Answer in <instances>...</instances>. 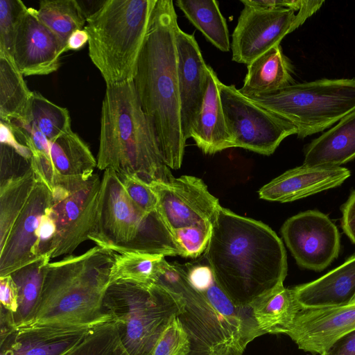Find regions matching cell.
Returning <instances> with one entry per match:
<instances>
[{
    "label": "cell",
    "instance_id": "6da1fadb",
    "mask_svg": "<svg viewBox=\"0 0 355 355\" xmlns=\"http://www.w3.org/2000/svg\"><path fill=\"white\" fill-rule=\"evenodd\" d=\"M205 256L216 282L242 307L283 286L287 275L285 248L277 234L221 206Z\"/></svg>",
    "mask_w": 355,
    "mask_h": 355
},
{
    "label": "cell",
    "instance_id": "7a4b0ae2",
    "mask_svg": "<svg viewBox=\"0 0 355 355\" xmlns=\"http://www.w3.org/2000/svg\"><path fill=\"white\" fill-rule=\"evenodd\" d=\"M174 2L157 0L132 79L141 108L171 169L182 163V130Z\"/></svg>",
    "mask_w": 355,
    "mask_h": 355
},
{
    "label": "cell",
    "instance_id": "3957f363",
    "mask_svg": "<svg viewBox=\"0 0 355 355\" xmlns=\"http://www.w3.org/2000/svg\"><path fill=\"white\" fill-rule=\"evenodd\" d=\"M155 283L184 300V311L178 318L190 340L189 355H241L249 343L263 335L251 308L234 303L214 277L196 286L186 270L163 258Z\"/></svg>",
    "mask_w": 355,
    "mask_h": 355
},
{
    "label": "cell",
    "instance_id": "277c9868",
    "mask_svg": "<svg viewBox=\"0 0 355 355\" xmlns=\"http://www.w3.org/2000/svg\"><path fill=\"white\" fill-rule=\"evenodd\" d=\"M97 168L150 184L174 177L145 115L132 80L106 85L101 112Z\"/></svg>",
    "mask_w": 355,
    "mask_h": 355
},
{
    "label": "cell",
    "instance_id": "5b68a950",
    "mask_svg": "<svg viewBox=\"0 0 355 355\" xmlns=\"http://www.w3.org/2000/svg\"><path fill=\"white\" fill-rule=\"evenodd\" d=\"M116 254L96 245L80 255L69 254L50 262L29 324H92L110 320L103 302Z\"/></svg>",
    "mask_w": 355,
    "mask_h": 355
},
{
    "label": "cell",
    "instance_id": "8992f818",
    "mask_svg": "<svg viewBox=\"0 0 355 355\" xmlns=\"http://www.w3.org/2000/svg\"><path fill=\"white\" fill-rule=\"evenodd\" d=\"M89 240L114 252L184 256L158 209L146 212L129 197L117 173L104 171Z\"/></svg>",
    "mask_w": 355,
    "mask_h": 355
},
{
    "label": "cell",
    "instance_id": "52a82bcc",
    "mask_svg": "<svg viewBox=\"0 0 355 355\" xmlns=\"http://www.w3.org/2000/svg\"><path fill=\"white\" fill-rule=\"evenodd\" d=\"M157 0H105L87 18L89 56L106 85L132 80Z\"/></svg>",
    "mask_w": 355,
    "mask_h": 355
},
{
    "label": "cell",
    "instance_id": "ba28073f",
    "mask_svg": "<svg viewBox=\"0 0 355 355\" xmlns=\"http://www.w3.org/2000/svg\"><path fill=\"white\" fill-rule=\"evenodd\" d=\"M103 306L128 354L153 355L163 331L184 312L185 302L159 284L117 281L107 287Z\"/></svg>",
    "mask_w": 355,
    "mask_h": 355
},
{
    "label": "cell",
    "instance_id": "9c48e42d",
    "mask_svg": "<svg viewBox=\"0 0 355 355\" xmlns=\"http://www.w3.org/2000/svg\"><path fill=\"white\" fill-rule=\"evenodd\" d=\"M248 98L292 123L297 137L303 139L355 111V78L293 83L273 93Z\"/></svg>",
    "mask_w": 355,
    "mask_h": 355
},
{
    "label": "cell",
    "instance_id": "30bf717a",
    "mask_svg": "<svg viewBox=\"0 0 355 355\" xmlns=\"http://www.w3.org/2000/svg\"><path fill=\"white\" fill-rule=\"evenodd\" d=\"M218 86L234 147L270 155L284 139L297 134L292 123L244 96L234 85L220 81Z\"/></svg>",
    "mask_w": 355,
    "mask_h": 355
},
{
    "label": "cell",
    "instance_id": "8fae6325",
    "mask_svg": "<svg viewBox=\"0 0 355 355\" xmlns=\"http://www.w3.org/2000/svg\"><path fill=\"white\" fill-rule=\"evenodd\" d=\"M101 186V179L94 173L78 189L69 191L61 186L53 188L56 232L51 258L72 254L83 242L89 240L95 226Z\"/></svg>",
    "mask_w": 355,
    "mask_h": 355
},
{
    "label": "cell",
    "instance_id": "7c38bea8",
    "mask_svg": "<svg viewBox=\"0 0 355 355\" xmlns=\"http://www.w3.org/2000/svg\"><path fill=\"white\" fill-rule=\"evenodd\" d=\"M150 186L157 196V209L173 235L183 230L213 226L220 205L201 179L182 175Z\"/></svg>",
    "mask_w": 355,
    "mask_h": 355
},
{
    "label": "cell",
    "instance_id": "4fadbf2b",
    "mask_svg": "<svg viewBox=\"0 0 355 355\" xmlns=\"http://www.w3.org/2000/svg\"><path fill=\"white\" fill-rule=\"evenodd\" d=\"M281 232L297 263L303 268L323 270L339 254L338 230L320 211L307 210L289 218Z\"/></svg>",
    "mask_w": 355,
    "mask_h": 355
},
{
    "label": "cell",
    "instance_id": "5bb4252c",
    "mask_svg": "<svg viewBox=\"0 0 355 355\" xmlns=\"http://www.w3.org/2000/svg\"><path fill=\"white\" fill-rule=\"evenodd\" d=\"M243 6L232 35L231 50L233 61L248 65L295 30L296 15L288 8Z\"/></svg>",
    "mask_w": 355,
    "mask_h": 355
},
{
    "label": "cell",
    "instance_id": "9a60e30c",
    "mask_svg": "<svg viewBox=\"0 0 355 355\" xmlns=\"http://www.w3.org/2000/svg\"><path fill=\"white\" fill-rule=\"evenodd\" d=\"M52 202L51 191L38 178L6 242L0 246V277L10 275L40 258L38 231L42 216Z\"/></svg>",
    "mask_w": 355,
    "mask_h": 355
},
{
    "label": "cell",
    "instance_id": "2e32d148",
    "mask_svg": "<svg viewBox=\"0 0 355 355\" xmlns=\"http://www.w3.org/2000/svg\"><path fill=\"white\" fill-rule=\"evenodd\" d=\"M101 324L50 323L12 327L1 323L0 355H64Z\"/></svg>",
    "mask_w": 355,
    "mask_h": 355
},
{
    "label": "cell",
    "instance_id": "e0dca14e",
    "mask_svg": "<svg viewBox=\"0 0 355 355\" xmlns=\"http://www.w3.org/2000/svg\"><path fill=\"white\" fill-rule=\"evenodd\" d=\"M355 330V301L347 304L302 309L286 334L300 349L321 355Z\"/></svg>",
    "mask_w": 355,
    "mask_h": 355
},
{
    "label": "cell",
    "instance_id": "ac0fdd59",
    "mask_svg": "<svg viewBox=\"0 0 355 355\" xmlns=\"http://www.w3.org/2000/svg\"><path fill=\"white\" fill-rule=\"evenodd\" d=\"M58 39L28 8L18 25L13 62L23 76H44L56 71L62 54Z\"/></svg>",
    "mask_w": 355,
    "mask_h": 355
},
{
    "label": "cell",
    "instance_id": "d6986e66",
    "mask_svg": "<svg viewBox=\"0 0 355 355\" xmlns=\"http://www.w3.org/2000/svg\"><path fill=\"white\" fill-rule=\"evenodd\" d=\"M178 72L182 130L185 140L199 112L205 96L208 65L193 34L179 27L176 34Z\"/></svg>",
    "mask_w": 355,
    "mask_h": 355
},
{
    "label": "cell",
    "instance_id": "ffe728a7",
    "mask_svg": "<svg viewBox=\"0 0 355 355\" xmlns=\"http://www.w3.org/2000/svg\"><path fill=\"white\" fill-rule=\"evenodd\" d=\"M350 175L348 168L341 166L310 167L303 164L263 185L259 196L269 201L292 202L340 186Z\"/></svg>",
    "mask_w": 355,
    "mask_h": 355
},
{
    "label": "cell",
    "instance_id": "44dd1931",
    "mask_svg": "<svg viewBox=\"0 0 355 355\" xmlns=\"http://www.w3.org/2000/svg\"><path fill=\"white\" fill-rule=\"evenodd\" d=\"M219 82L215 71L208 65L205 96L190 131V138L205 154L208 155L234 147L225 119Z\"/></svg>",
    "mask_w": 355,
    "mask_h": 355
},
{
    "label": "cell",
    "instance_id": "7402d4cb",
    "mask_svg": "<svg viewBox=\"0 0 355 355\" xmlns=\"http://www.w3.org/2000/svg\"><path fill=\"white\" fill-rule=\"evenodd\" d=\"M302 309L344 305L355 299V254L321 277L291 288Z\"/></svg>",
    "mask_w": 355,
    "mask_h": 355
},
{
    "label": "cell",
    "instance_id": "603a6c76",
    "mask_svg": "<svg viewBox=\"0 0 355 355\" xmlns=\"http://www.w3.org/2000/svg\"><path fill=\"white\" fill-rule=\"evenodd\" d=\"M49 157L57 177L54 187L69 191L85 184L97 167L89 146L72 130L49 141Z\"/></svg>",
    "mask_w": 355,
    "mask_h": 355
},
{
    "label": "cell",
    "instance_id": "cb8c5ba5",
    "mask_svg": "<svg viewBox=\"0 0 355 355\" xmlns=\"http://www.w3.org/2000/svg\"><path fill=\"white\" fill-rule=\"evenodd\" d=\"M355 158V111L313 140L306 148L304 165L334 167Z\"/></svg>",
    "mask_w": 355,
    "mask_h": 355
},
{
    "label": "cell",
    "instance_id": "d4e9b609",
    "mask_svg": "<svg viewBox=\"0 0 355 355\" xmlns=\"http://www.w3.org/2000/svg\"><path fill=\"white\" fill-rule=\"evenodd\" d=\"M248 67L243 85L239 91L247 97L275 92L293 84V66L280 44L256 58Z\"/></svg>",
    "mask_w": 355,
    "mask_h": 355
},
{
    "label": "cell",
    "instance_id": "484cf974",
    "mask_svg": "<svg viewBox=\"0 0 355 355\" xmlns=\"http://www.w3.org/2000/svg\"><path fill=\"white\" fill-rule=\"evenodd\" d=\"M51 256H41L10 274L18 289V309L10 315L1 308V322L12 327L28 325L33 321L42 293L44 276Z\"/></svg>",
    "mask_w": 355,
    "mask_h": 355
},
{
    "label": "cell",
    "instance_id": "4316f807",
    "mask_svg": "<svg viewBox=\"0 0 355 355\" xmlns=\"http://www.w3.org/2000/svg\"><path fill=\"white\" fill-rule=\"evenodd\" d=\"M32 96L14 62L0 55V121L28 124Z\"/></svg>",
    "mask_w": 355,
    "mask_h": 355
},
{
    "label": "cell",
    "instance_id": "83f0119b",
    "mask_svg": "<svg viewBox=\"0 0 355 355\" xmlns=\"http://www.w3.org/2000/svg\"><path fill=\"white\" fill-rule=\"evenodd\" d=\"M250 308L262 334H286L301 309L291 288L284 285L257 299Z\"/></svg>",
    "mask_w": 355,
    "mask_h": 355
},
{
    "label": "cell",
    "instance_id": "f1b7e54d",
    "mask_svg": "<svg viewBox=\"0 0 355 355\" xmlns=\"http://www.w3.org/2000/svg\"><path fill=\"white\" fill-rule=\"evenodd\" d=\"M176 6L205 38L221 51L231 48L226 20L216 0H177Z\"/></svg>",
    "mask_w": 355,
    "mask_h": 355
},
{
    "label": "cell",
    "instance_id": "f546056e",
    "mask_svg": "<svg viewBox=\"0 0 355 355\" xmlns=\"http://www.w3.org/2000/svg\"><path fill=\"white\" fill-rule=\"evenodd\" d=\"M37 178L31 166L22 172L0 179V246L6 242Z\"/></svg>",
    "mask_w": 355,
    "mask_h": 355
},
{
    "label": "cell",
    "instance_id": "4dcf8cb0",
    "mask_svg": "<svg viewBox=\"0 0 355 355\" xmlns=\"http://www.w3.org/2000/svg\"><path fill=\"white\" fill-rule=\"evenodd\" d=\"M35 12L39 20L57 37L62 53L67 51L70 35L83 29L87 22L77 0H42Z\"/></svg>",
    "mask_w": 355,
    "mask_h": 355
},
{
    "label": "cell",
    "instance_id": "1f68e13d",
    "mask_svg": "<svg viewBox=\"0 0 355 355\" xmlns=\"http://www.w3.org/2000/svg\"><path fill=\"white\" fill-rule=\"evenodd\" d=\"M164 256L137 252L116 254L110 272V284L117 281L139 284H154Z\"/></svg>",
    "mask_w": 355,
    "mask_h": 355
},
{
    "label": "cell",
    "instance_id": "d6a6232c",
    "mask_svg": "<svg viewBox=\"0 0 355 355\" xmlns=\"http://www.w3.org/2000/svg\"><path fill=\"white\" fill-rule=\"evenodd\" d=\"M28 123L41 131L49 141L71 130L68 110L55 105L37 92H33Z\"/></svg>",
    "mask_w": 355,
    "mask_h": 355
},
{
    "label": "cell",
    "instance_id": "836d02e7",
    "mask_svg": "<svg viewBox=\"0 0 355 355\" xmlns=\"http://www.w3.org/2000/svg\"><path fill=\"white\" fill-rule=\"evenodd\" d=\"M64 355H128L115 323L112 320L97 326L74 348Z\"/></svg>",
    "mask_w": 355,
    "mask_h": 355
},
{
    "label": "cell",
    "instance_id": "e575fe53",
    "mask_svg": "<svg viewBox=\"0 0 355 355\" xmlns=\"http://www.w3.org/2000/svg\"><path fill=\"white\" fill-rule=\"evenodd\" d=\"M27 10L20 0H0V55L12 62L15 33Z\"/></svg>",
    "mask_w": 355,
    "mask_h": 355
},
{
    "label": "cell",
    "instance_id": "d590c367",
    "mask_svg": "<svg viewBox=\"0 0 355 355\" xmlns=\"http://www.w3.org/2000/svg\"><path fill=\"white\" fill-rule=\"evenodd\" d=\"M190 351L189 336L177 317L162 334L153 355H189Z\"/></svg>",
    "mask_w": 355,
    "mask_h": 355
},
{
    "label": "cell",
    "instance_id": "8d00e7d4",
    "mask_svg": "<svg viewBox=\"0 0 355 355\" xmlns=\"http://www.w3.org/2000/svg\"><path fill=\"white\" fill-rule=\"evenodd\" d=\"M130 199L143 211L157 209L158 199L150 184L132 175L117 174Z\"/></svg>",
    "mask_w": 355,
    "mask_h": 355
},
{
    "label": "cell",
    "instance_id": "74e56055",
    "mask_svg": "<svg viewBox=\"0 0 355 355\" xmlns=\"http://www.w3.org/2000/svg\"><path fill=\"white\" fill-rule=\"evenodd\" d=\"M1 308L10 315L15 314L18 309V289L10 275L0 277Z\"/></svg>",
    "mask_w": 355,
    "mask_h": 355
},
{
    "label": "cell",
    "instance_id": "f35d334b",
    "mask_svg": "<svg viewBox=\"0 0 355 355\" xmlns=\"http://www.w3.org/2000/svg\"><path fill=\"white\" fill-rule=\"evenodd\" d=\"M341 226L351 241L355 243V190L342 209Z\"/></svg>",
    "mask_w": 355,
    "mask_h": 355
},
{
    "label": "cell",
    "instance_id": "ab89813d",
    "mask_svg": "<svg viewBox=\"0 0 355 355\" xmlns=\"http://www.w3.org/2000/svg\"><path fill=\"white\" fill-rule=\"evenodd\" d=\"M0 141L1 144L12 147L26 159H31L33 154L30 148L21 144L10 126L2 121H0Z\"/></svg>",
    "mask_w": 355,
    "mask_h": 355
},
{
    "label": "cell",
    "instance_id": "60d3db41",
    "mask_svg": "<svg viewBox=\"0 0 355 355\" xmlns=\"http://www.w3.org/2000/svg\"><path fill=\"white\" fill-rule=\"evenodd\" d=\"M302 0H241L243 5L262 9L288 8L294 11L301 8Z\"/></svg>",
    "mask_w": 355,
    "mask_h": 355
},
{
    "label": "cell",
    "instance_id": "b9f144b4",
    "mask_svg": "<svg viewBox=\"0 0 355 355\" xmlns=\"http://www.w3.org/2000/svg\"><path fill=\"white\" fill-rule=\"evenodd\" d=\"M321 355H355V330L341 337Z\"/></svg>",
    "mask_w": 355,
    "mask_h": 355
},
{
    "label": "cell",
    "instance_id": "7bdbcfd3",
    "mask_svg": "<svg viewBox=\"0 0 355 355\" xmlns=\"http://www.w3.org/2000/svg\"><path fill=\"white\" fill-rule=\"evenodd\" d=\"M324 3V1L302 0L301 8L296 15L295 21V29L302 24L309 17L315 12Z\"/></svg>",
    "mask_w": 355,
    "mask_h": 355
},
{
    "label": "cell",
    "instance_id": "ee69618b",
    "mask_svg": "<svg viewBox=\"0 0 355 355\" xmlns=\"http://www.w3.org/2000/svg\"><path fill=\"white\" fill-rule=\"evenodd\" d=\"M89 41V35L85 29L74 31L69 37L67 51H78L81 49Z\"/></svg>",
    "mask_w": 355,
    "mask_h": 355
},
{
    "label": "cell",
    "instance_id": "f6af8a7d",
    "mask_svg": "<svg viewBox=\"0 0 355 355\" xmlns=\"http://www.w3.org/2000/svg\"><path fill=\"white\" fill-rule=\"evenodd\" d=\"M86 18L89 17L96 11H98L104 4L105 0L103 1H78Z\"/></svg>",
    "mask_w": 355,
    "mask_h": 355
},
{
    "label": "cell",
    "instance_id": "bcb514c9",
    "mask_svg": "<svg viewBox=\"0 0 355 355\" xmlns=\"http://www.w3.org/2000/svg\"><path fill=\"white\" fill-rule=\"evenodd\" d=\"M354 301H355V299H354ZM354 301H353V302H354Z\"/></svg>",
    "mask_w": 355,
    "mask_h": 355
},
{
    "label": "cell",
    "instance_id": "7dc6e473",
    "mask_svg": "<svg viewBox=\"0 0 355 355\" xmlns=\"http://www.w3.org/2000/svg\"></svg>",
    "mask_w": 355,
    "mask_h": 355
}]
</instances>
